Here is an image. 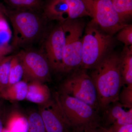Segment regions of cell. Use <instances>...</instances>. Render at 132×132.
<instances>
[{"label":"cell","instance_id":"obj_1","mask_svg":"<svg viewBox=\"0 0 132 132\" xmlns=\"http://www.w3.org/2000/svg\"><path fill=\"white\" fill-rule=\"evenodd\" d=\"M90 76L97 91L100 110L118 101L123 85L120 69V57L114 54L105 56L94 66Z\"/></svg>","mask_w":132,"mask_h":132},{"label":"cell","instance_id":"obj_2","mask_svg":"<svg viewBox=\"0 0 132 132\" xmlns=\"http://www.w3.org/2000/svg\"><path fill=\"white\" fill-rule=\"evenodd\" d=\"M38 12L15 9L5 10L13 29V47H27L42 36L45 24Z\"/></svg>","mask_w":132,"mask_h":132},{"label":"cell","instance_id":"obj_3","mask_svg":"<svg viewBox=\"0 0 132 132\" xmlns=\"http://www.w3.org/2000/svg\"><path fill=\"white\" fill-rule=\"evenodd\" d=\"M59 103L73 129L100 125L98 112L86 102L70 95L58 93Z\"/></svg>","mask_w":132,"mask_h":132},{"label":"cell","instance_id":"obj_4","mask_svg":"<svg viewBox=\"0 0 132 132\" xmlns=\"http://www.w3.org/2000/svg\"><path fill=\"white\" fill-rule=\"evenodd\" d=\"M97 26L93 21L83 36L81 65L85 69L94 67L100 62L112 42L110 35L101 32Z\"/></svg>","mask_w":132,"mask_h":132},{"label":"cell","instance_id":"obj_5","mask_svg":"<svg viewBox=\"0 0 132 132\" xmlns=\"http://www.w3.org/2000/svg\"><path fill=\"white\" fill-rule=\"evenodd\" d=\"M61 24L65 35L63 57L64 72H68L81 65L84 25L74 20Z\"/></svg>","mask_w":132,"mask_h":132},{"label":"cell","instance_id":"obj_6","mask_svg":"<svg viewBox=\"0 0 132 132\" xmlns=\"http://www.w3.org/2000/svg\"><path fill=\"white\" fill-rule=\"evenodd\" d=\"M93 21L109 34H112L127 25L114 10L111 0H82Z\"/></svg>","mask_w":132,"mask_h":132},{"label":"cell","instance_id":"obj_7","mask_svg":"<svg viewBox=\"0 0 132 132\" xmlns=\"http://www.w3.org/2000/svg\"><path fill=\"white\" fill-rule=\"evenodd\" d=\"M60 93L74 97L90 105L99 112L96 88L90 76L84 72L76 73L64 81Z\"/></svg>","mask_w":132,"mask_h":132},{"label":"cell","instance_id":"obj_8","mask_svg":"<svg viewBox=\"0 0 132 132\" xmlns=\"http://www.w3.org/2000/svg\"><path fill=\"white\" fill-rule=\"evenodd\" d=\"M24 69L26 81L44 82L50 80V67L45 54L38 50L26 49L17 54Z\"/></svg>","mask_w":132,"mask_h":132},{"label":"cell","instance_id":"obj_9","mask_svg":"<svg viewBox=\"0 0 132 132\" xmlns=\"http://www.w3.org/2000/svg\"><path fill=\"white\" fill-rule=\"evenodd\" d=\"M43 8L46 17L61 22L86 15L90 16L82 0H48Z\"/></svg>","mask_w":132,"mask_h":132},{"label":"cell","instance_id":"obj_10","mask_svg":"<svg viewBox=\"0 0 132 132\" xmlns=\"http://www.w3.org/2000/svg\"><path fill=\"white\" fill-rule=\"evenodd\" d=\"M39 112L47 132H71L72 130L59 103L58 93L53 98L40 105Z\"/></svg>","mask_w":132,"mask_h":132},{"label":"cell","instance_id":"obj_11","mask_svg":"<svg viewBox=\"0 0 132 132\" xmlns=\"http://www.w3.org/2000/svg\"><path fill=\"white\" fill-rule=\"evenodd\" d=\"M65 44V35L61 24L50 33L45 44V55L50 67L57 72H64L63 57Z\"/></svg>","mask_w":132,"mask_h":132},{"label":"cell","instance_id":"obj_12","mask_svg":"<svg viewBox=\"0 0 132 132\" xmlns=\"http://www.w3.org/2000/svg\"><path fill=\"white\" fill-rule=\"evenodd\" d=\"M103 111L101 121L103 120L105 126L132 124V108H126L118 101L109 104Z\"/></svg>","mask_w":132,"mask_h":132},{"label":"cell","instance_id":"obj_13","mask_svg":"<svg viewBox=\"0 0 132 132\" xmlns=\"http://www.w3.org/2000/svg\"><path fill=\"white\" fill-rule=\"evenodd\" d=\"M50 98V90L44 82L33 81L28 83L27 94L26 100L40 105L46 102Z\"/></svg>","mask_w":132,"mask_h":132},{"label":"cell","instance_id":"obj_14","mask_svg":"<svg viewBox=\"0 0 132 132\" xmlns=\"http://www.w3.org/2000/svg\"><path fill=\"white\" fill-rule=\"evenodd\" d=\"M28 83L25 80L9 86L0 94L1 97L12 101H21L25 100L27 94Z\"/></svg>","mask_w":132,"mask_h":132},{"label":"cell","instance_id":"obj_15","mask_svg":"<svg viewBox=\"0 0 132 132\" xmlns=\"http://www.w3.org/2000/svg\"><path fill=\"white\" fill-rule=\"evenodd\" d=\"M120 57V69L123 85L132 84V46H125Z\"/></svg>","mask_w":132,"mask_h":132},{"label":"cell","instance_id":"obj_16","mask_svg":"<svg viewBox=\"0 0 132 132\" xmlns=\"http://www.w3.org/2000/svg\"><path fill=\"white\" fill-rule=\"evenodd\" d=\"M5 128L9 132H28L27 118L19 112L13 111L8 118Z\"/></svg>","mask_w":132,"mask_h":132},{"label":"cell","instance_id":"obj_17","mask_svg":"<svg viewBox=\"0 0 132 132\" xmlns=\"http://www.w3.org/2000/svg\"><path fill=\"white\" fill-rule=\"evenodd\" d=\"M24 74L23 67L18 55H16L12 56L10 62L8 87L21 80Z\"/></svg>","mask_w":132,"mask_h":132},{"label":"cell","instance_id":"obj_18","mask_svg":"<svg viewBox=\"0 0 132 132\" xmlns=\"http://www.w3.org/2000/svg\"><path fill=\"white\" fill-rule=\"evenodd\" d=\"M15 9L39 11L43 8L42 0H5Z\"/></svg>","mask_w":132,"mask_h":132},{"label":"cell","instance_id":"obj_19","mask_svg":"<svg viewBox=\"0 0 132 132\" xmlns=\"http://www.w3.org/2000/svg\"><path fill=\"white\" fill-rule=\"evenodd\" d=\"M114 10L121 20L125 22L131 17L132 0H111Z\"/></svg>","mask_w":132,"mask_h":132},{"label":"cell","instance_id":"obj_20","mask_svg":"<svg viewBox=\"0 0 132 132\" xmlns=\"http://www.w3.org/2000/svg\"><path fill=\"white\" fill-rule=\"evenodd\" d=\"M12 56H5L0 60V94L8 86Z\"/></svg>","mask_w":132,"mask_h":132},{"label":"cell","instance_id":"obj_21","mask_svg":"<svg viewBox=\"0 0 132 132\" xmlns=\"http://www.w3.org/2000/svg\"><path fill=\"white\" fill-rule=\"evenodd\" d=\"M28 132H47L39 112L30 113L27 118Z\"/></svg>","mask_w":132,"mask_h":132},{"label":"cell","instance_id":"obj_22","mask_svg":"<svg viewBox=\"0 0 132 132\" xmlns=\"http://www.w3.org/2000/svg\"><path fill=\"white\" fill-rule=\"evenodd\" d=\"M118 101L126 108H132V84L123 85L119 94Z\"/></svg>","mask_w":132,"mask_h":132},{"label":"cell","instance_id":"obj_23","mask_svg":"<svg viewBox=\"0 0 132 132\" xmlns=\"http://www.w3.org/2000/svg\"><path fill=\"white\" fill-rule=\"evenodd\" d=\"M117 35V39L123 43L125 46L132 45V26L127 25L119 30Z\"/></svg>","mask_w":132,"mask_h":132},{"label":"cell","instance_id":"obj_24","mask_svg":"<svg viewBox=\"0 0 132 132\" xmlns=\"http://www.w3.org/2000/svg\"><path fill=\"white\" fill-rule=\"evenodd\" d=\"M106 132H132V124L112 125L106 128Z\"/></svg>","mask_w":132,"mask_h":132},{"label":"cell","instance_id":"obj_25","mask_svg":"<svg viewBox=\"0 0 132 132\" xmlns=\"http://www.w3.org/2000/svg\"><path fill=\"white\" fill-rule=\"evenodd\" d=\"M12 50V47L8 43L0 45V60L9 54Z\"/></svg>","mask_w":132,"mask_h":132},{"label":"cell","instance_id":"obj_26","mask_svg":"<svg viewBox=\"0 0 132 132\" xmlns=\"http://www.w3.org/2000/svg\"><path fill=\"white\" fill-rule=\"evenodd\" d=\"M84 132H106V128L103 127L100 125L86 128Z\"/></svg>","mask_w":132,"mask_h":132},{"label":"cell","instance_id":"obj_27","mask_svg":"<svg viewBox=\"0 0 132 132\" xmlns=\"http://www.w3.org/2000/svg\"><path fill=\"white\" fill-rule=\"evenodd\" d=\"M71 132H84V130L81 128H75L72 129Z\"/></svg>","mask_w":132,"mask_h":132},{"label":"cell","instance_id":"obj_28","mask_svg":"<svg viewBox=\"0 0 132 132\" xmlns=\"http://www.w3.org/2000/svg\"><path fill=\"white\" fill-rule=\"evenodd\" d=\"M3 128L4 127L3 126V122L0 116V132H2Z\"/></svg>","mask_w":132,"mask_h":132},{"label":"cell","instance_id":"obj_29","mask_svg":"<svg viewBox=\"0 0 132 132\" xmlns=\"http://www.w3.org/2000/svg\"><path fill=\"white\" fill-rule=\"evenodd\" d=\"M3 15L2 13V11L1 10L0 8V21L2 19H4Z\"/></svg>","mask_w":132,"mask_h":132},{"label":"cell","instance_id":"obj_30","mask_svg":"<svg viewBox=\"0 0 132 132\" xmlns=\"http://www.w3.org/2000/svg\"><path fill=\"white\" fill-rule=\"evenodd\" d=\"M0 97H1V96H0ZM1 100H0V107H1Z\"/></svg>","mask_w":132,"mask_h":132}]
</instances>
